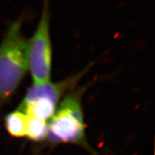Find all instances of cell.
I'll use <instances>...</instances> for the list:
<instances>
[{
    "mask_svg": "<svg viewBox=\"0 0 155 155\" xmlns=\"http://www.w3.org/2000/svg\"><path fill=\"white\" fill-rule=\"evenodd\" d=\"M28 70V40L17 20L0 43V108L15 94Z\"/></svg>",
    "mask_w": 155,
    "mask_h": 155,
    "instance_id": "cell-1",
    "label": "cell"
},
{
    "mask_svg": "<svg viewBox=\"0 0 155 155\" xmlns=\"http://www.w3.org/2000/svg\"><path fill=\"white\" fill-rule=\"evenodd\" d=\"M85 87L71 90L60 101L55 113L47 122V138L51 143L81 145L94 155L87 141L82 96Z\"/></svg>",
    "mask_w": 155,
    "mask_h": 155,
    "instance_id": "cell-2",
    "label": "cell"
},
{
    "mask_svg": "<svg viewBox=\"0 0 155 155\" xmlns=\"http://www.w3.org/2000/svg\"><path fill=\"white\" fill-rule=\"evenodd\" d=\"M87 69L85 68L60 81L32 84L17 109L28 116L48 122L55 113L63 95L74 88Z\"/></svg>",
    "mask_w": 155,
    "mask_h": 155,
    "instance_id": "cell-3",
    "label": "cell"
},
{
    "mask_svg": "<svg viewBox=\"0 0 155 155\" xmlns=\"http://www.w3.org/2000/svg\"><path fill=\"white\" fill-rule=\"evenodd\" d=\"M52 41L50 35V14L45 2L36 31L28 40V65L34 84L51 81Z\"/></svg>",
    "mask_w": 155,
    "mask_h": 155,
    "instance_id": "cell-4",
    "label": "cell"
},
{
    "mask_svg": "<svg viewBox=\"0 0 155 155\" xmlns=\"http://www.w3.org/2000/svg\"><path fill=\"white\" fill-rule=\"evenodd\" d=\"M28 116L16 109L5 117V126L9 134L15 138L26 137Z\"/></svg>",
    "mask_w": 155,
    "mask_h": 155,
    "instance_id": "cell-5",
    "label": "cell"
},
{
    "mask_svg": "<svg viewBox=\"0 0 155 155\" xmlns=\"http://www.w3.org/2000/svg\"><path fill=\"white\" fill-rule=\"evenodd\" d=\"M47 122L28 116L26 137L34 142H41L47 138Z\"/></svg>",
    "mask_w": 155,
    "mask_h": 155,
    "instance_id": "cell-6",
    "label": "cell"
}]
</instances>
